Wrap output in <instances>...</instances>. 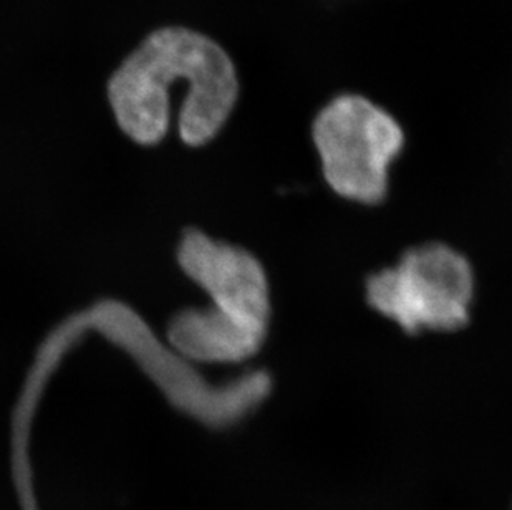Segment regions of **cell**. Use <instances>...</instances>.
<instances>
[{"label":"cell","instance_id":"obj_1","mask_svg":"<svg viewBox=\"0 0 512 510\" xmlns=\"http://www.w3.org/2000/svg\"><path fill=\"white\" fill-rule=\"evenodd\" d=\"M188 90L179 113V138L201 148L221 133L239 98L231 55L208 35L186 27H163L146 37L108 80V103L116 123L136 145L155 146L170 131V90Z\"/></svg>","mask_w":512,"mask_h":510},{"label":"cell","instance_id":"obj_2","mask_svg":"<svg viewBox=\"0 0 512 510\" xmlns=\"http://www.w3.org/2000/svg\"><path fill=\"white\" fill-rule=\"evenodd\" d=\"M312 138L335 193L360 204L387 196L388 171L405 148L395 116L360 95H340L315 116Z\"/></svg>","mask_w":512,"mask_h":510},{"label":"cell","instance_id":"obj_3","mask_svg":"<svg viewBox=\"0 0 512 510\" xmlns=\"http://www.w3.org/2000/svg\"><path fill=\"white\" fill-rule=\"evenodd\" d=\"M473 295L471 265L445 244L411 249L367 282L368 304L406 333L458 330L468 323Z\"/></svg>","mask_w":512,"mask_h":510},{"label":"cell","instance_id":"obj_4","mask_svg":"<svg viewBox=\"0 0 512 510\" xmlns=\"http://www.w3.org/2000/svg\"><path fill=\"white\" fill-rule=\"evenodd\" d=\"M178 260L184 274L208 292L214 310L267 333L271 315L269 284L254 255L241 247L214 241L203 232L189 231L179 244Z\"/></svg>","mask_w":512,"mask_h":510},{"label":"cell","instance_id":"obj_5","mask_svg":"<svg viewBox=\"0 0 512 510\" xmlns=\"http://www.w3.org/2000/svg\"><path fill=\"white\" fill-rule=\"evenodd\" d=\"M171 345L181 355L204 363H237L261 350L266 333L211 308L183 310L168 328Z\"/></svg>","mask_w":512,"mask_h":510}]
</instances>
